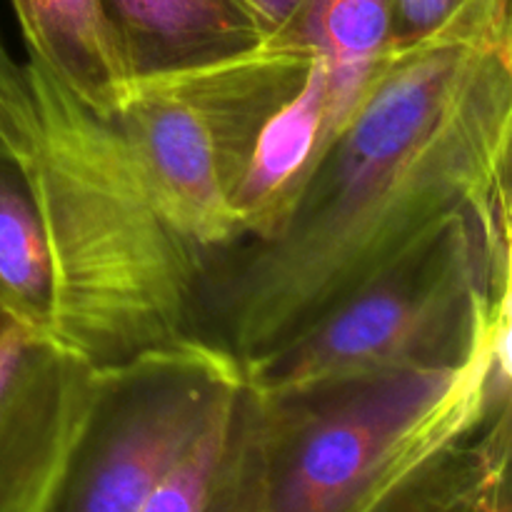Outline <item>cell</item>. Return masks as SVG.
Returning <instances> with one entry per match:
<instances>
[{"label":"cell","mask_w":512,"mask_h":512,"mask_svg":"<svg viewBox=\"0 0 512 512\" xmlns=\"http://www.w3.org/2000/svg\"><path fill=\"white\" fill-rule=\"evenodd\" d=\"M510 0H460L393 38L268 238L205 255L195 338L243 365L285 348L433 243L510 210Z\"/></svg>","instance_id":"6da1fadb"},{"label":"cell","mask_w":512,"mask_h":512,"mask_svg":"<svg viewBox=\"0 0 512 512\" xmlns=\"http://www.w3.org/2000/svg\"><path fill=\"white\" fill-rule=\"evenodd\" d=\"M38 113L28 175L50 268V338L105 370L195 343L200 253L160 210L113 118L25 60Z\"/></svg>","instance_id":"7a4b0ae2"},{"label":"cell","mask_w":512,"mask_h":512,"mask_svg":"<svg viewBox=\"0 0 512 512\" xmlns=\"http://www.w3.org/2000/svg\"><path fill=\"white\" fill-rule=\"evenodd\" d=\"M512 310L468 360L288 395H263L270 423L268 512H365L445 448L512 405Z\"/></svg>","instance_id":"3957f363"},{"label":"cell","mask_w":512,"mask_h":512,"mask_svg":"<svg viewBox=\"0 0 512 512\" xmlns=\"http://www.w3.org/2000/svg\"><path fill=\"white\" fill-rule=\"evenodd\" d=\"M512 210L450 225L413 258L285 348L243 365L263 395H288L468 360L512 295Z\"/></svg>","instance_id":"277c9868"},{"label":"cell","mask_w":512,"mask_h":512,"mask_svg":"<svg viewBox=\"0 0 512 512\" xmlns=\"http://www.w3.org/2000/svg\"><path fill=\"white\" fill-rule=\"evenodd\" d=\"M315 55L285 25L253 48L130 78L113 120L165 218L200 253L243 235L235 193L253 145Z\"/></svg>","instance_id":"5b68a950"},{"label":"cell","mask_w":512,"mask_h":512,"mask_svg":"<svg viewBox=\"0 0 512 512\" xmlns=\"http://www.w3.org/2000/svg\"><path fill=\"white\" fill-rule=\"evenodd\" d=\"M243 383L203 340L98 370L88 425L50 512H140Z\"/></svg>","instance_id":"8992f818"},{"label":"cell","mask_w":512,"mask_h":512,"mask_svg":"<svg viewBox=\"0 0 512 512\" xmlns=\"http://www.w3.org/2000/svg\"><path fill=\"white\" fill-rule=\"evenodd\" d=\"M95 390L88 360L15 323L0 330V512H50Z\"/></svg>","instance_id":"52a82bcc"},{"label":"cell","mask_w":512,"mask_h":512,"mask_svg":"<svg viewBox=\"0 0 512 512\" xmlns=\"http://www.w3.org/2000/svg\"><path fill=\"white\" fill-rule=\"evenodd\" d=\"M268 503V405L243 380L140 512H268Z\"/></svg>","instance_id":"ba28073f"},{"label":"cell","mask_w":512,"mask_h":512,"mask_svg":"<svg viewBox=\"0 0 512 512\" xmlns=\"http://www.w3.org/2000/svg\"><path fill=\"white\" fill-rule=\"evenodd\" d=\"M28 63L53 75L78 103L113 118L133 78L105 0H13Z\"/></svg>","instance_id":"9c48e42d"},{"label":"cell","mask_w":512,"mask_h":512,"mask_svg":"<svg viewBox=\"0 0 512 512\" xmlns=\"http://www.w3.org/2000/svg\"><path fill=\"white\" fill-rule=\"evenodd\" d=\"M133 75L203 63L268 38L250 0H105Z\"/></svg>","instance_id":"30bf717a"},{"label":"cell","mask_w":512,"mask_h":512,"mask_svg":"<svg viewBox=\"0 0 512 512\" xmlns=\"http://www.w3.org/2000/svg\"><path fill=\"white\" fill-rule=\"evenodd\" d=\"M325 65L310 63L298 93L263 125L235 193L243 238H268L285 223L308 178L325 120Z\"/></svg>","instance_id":"8fae6325"},{"label":"cell","mask_w":512,"mask_h":512,"mask_svg":"<svg viewBox=\"0 0 512 512\" xmlns=\"http://www.w3.org/2000/svg\"><path fill=\"white\" fill-rule=\"evenodd\" d=\"M512 405L405 475L365 512H512Z\"/></svg>","instance_id":"7c38bea8"},{"label":"cell","mask_w":512,"mask_h":512,"mask_svg":"<svg viewBox=\"0 0 512 512\" xmlns=\"http://www.w3.org/2000/svg\"><path fill=\"white\" fill-rule=\"evenodd\" d=\"M285 25H293L325 65L328 93L315 163L358 105L375 65L393 43L395 0H303Z\"/></svg>","instance_id":"4fadbf2b"},{"label":"cell","mask_w":512,"mask_h":512,"mask_svg":"<svg viewBox=\"0 0 512 512\" xmlns=\"http://www.w3.org/2000/svg\"><path fill=\"white\" fill-rule=\"evenodd\" d=\"M0 313L50 338V268L25 168L0 150Z\"/></svg>","instance_id":"5bb4252c"},{"label":"cell","mask_w":512,"mask_h":512,"mask_svg":"<svg viewBox=\"0 0 512 512\" xmlns=\"http://www.w3.org/2000/svg\"><path fill=\"white\" fill-rule=\"evenodd\" d=\"M38 135V113L25 63L13 60L0 38V150L28 170L38 150Z\"/></svg>","instance_id":"9a60e30c"},{"label":"cell","mask_w":512,"mask_h":512,"mask_svg":"<svg viewBox=\"0 0 512 512\" xmlns=\"http://www.w3.org/2000/svg\"><path fill=\"white\" fill-rule=\"evenodd\" d=\"M460 0H395V38H413L443 23Z\"/></svg>","instance_id":"2e32d148"},{"label":"cell","mask_w":512,"mask_h":512,"mask_svg":"<svg viewBox=\"0 0 512 512\" xmlns=\"http://www.w3.org/2000/svg\"><path fill=\"white\" fill-rule=\"evenodd\" d=\"M303 0H250L255 10L260 13V18L268 23L270 30H278L288 23L295 15V10L300 8Z\"/></svg>","instance_id":"e0dca14e"},{"label":"cell","mask_w":512,"mask_h":512,"mask_svg":"<svg viewBox=\"0 0 512 512\" xmlns=\"http://www.w3.org/2000/svg\"><path fill=\"white\" fill-rule=\"evenodd\" d=\"M10 323V320L8 318H5V315L3 313H0V330H3L5 328V325H8Z\"/></svg>","instance_id":"ac0fdd59"}]
</instances>
